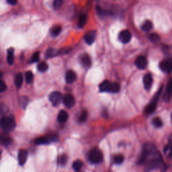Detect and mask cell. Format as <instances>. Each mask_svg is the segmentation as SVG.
Masks as SVG:
<instances>
[{
	"instance_id": "obj_9",
	"label": "cell",
	"mask_w": 172,
	"mask_h": 172,
	"mask_svg": "<svg viewBox=\"0 0 172 172\" xmlns=\"http://www.w3.org/2000/svg\"><path fill=\"white\" fill-rule=\"evenodd\" d=\"M119 38V40L122 43H128L131 39V34L128 30H124L120 33Z\"/></svg>"
},
{
	"instance_id": "obj_38",
	"label": "cell",
	"mask_w": 172,
	"mask_h": 172,
	"mask_svg": "<svg viewBox=\"0 0 172 172\" xmlns=\"http://www.w3.org/2000/svg\"><path fill=\"white\" fill-rule=\"evenodd\" d=\"M170 150H171V151H170V157L172 158V142H171V146H170Z\"/></svg>"
},
{
	"instance_id": "obj_17",
	"label": "cell",
	"mask_w": 172,
	"mask_h": 172,
	"mask_svg": "<svg viewBox=\"0 0 172 172\" xmlns=\"http://www.w3.org/2000/svg\"><path fill=\"white\" fill-rule=\"evenodd\" d=\"M68 117L69 116L67 112L65 111V110H61L57 116L58 121L59 122H61V123L65 122L68 120Z\"/></svg>"
},
{
	"instance_id": "obj_34",
	"label": "cell",
	"mask_w": 172,
	"mask_h": 172,
	"mask_svg": "<svg viewBox=\"0 0 172 172\" xmlns=\"http://www.w3.org/2000/svg\"><path fill=\"white\" fill-rule=\"evenodd\" d=\"M39 56H40V53L39 52L34 53L30 59V62L31 63L37 62V61L39 60Z\"/></svg>"
},
{
	"instance_id": "obj_22",
	"label": "cell",
	"mask_w": 172,
	"mask_h": 172,
	"mask_svg": "<svg viewBox=\"0 0 172 172\" xmlns=\"http://www.w3.org/2000/svg\"><path fill=\"white\" fill-rule=\"evenodd\" d=\"M7 59H8V63L9 65H12L14 61V49L10 48L8 51V55H7Z\"/></svg>"
},
{
	"instance_id": "obj_37",
	"label": "cell",
	"mask_w": 172,
	"mask_h": 172,
	"mask_svg": "<svg viewBox=\"0 0 172 172\" xmlns=\"http://www.w3.org/2000/svg\"><path fill=\"white\" fill-rule=\"evenodd\" d=\"M7 2H8V3L9 4L13 5V6L17 4V1H16V0H8V1H7Z\"/></svg>"
},
{
	"instance_id": "obj_24",
	"label": "cell",
	"mask_w": 172,
	"mask_h": 172,
	"mask_svg": "<svg viewBox=\"0 0 172 172\" xmlns=\"http://www.w3.org/2000/svg\"><path fill=\"white\" fill-rule=\"evenodd\" d=\"M88 113L87 110H83L81 113L79 117V122H84L87 119Z\"/></svg>"
},
{
	"instance_id": "obj_23",
	"label": "cell",
	"mask_w": 172,
	"mask_h": 172,
	"mask_svg": "<svg viewBox=\"0 0 172 172\" xmlns=\"http://www.w3.org/2000/svg\"><path fill=\"white\" fill-rule=\"evenodd\" d=\"M83 165V161L82 160H79V159H77V160L73 162V168L75 171H79L82 168Z\"/></svg>"
},
{
	"instance_id": "obj_29",
	"label": "cell",
	"mask_w": 172,
	"mask_h": 172,
	"mask_svg": "<svg viewBox=\"0 0 172 172\" xmlns=\"http://www.w3.org/2000/svg\"><path fill=\"white\" fill-rule=\"evenodd\" d=\"M96 10L99 17H105L109 14L108 12L104 10V9L100 8V7H96Z\"/></svg>"
},
{
	"instance_id": "obj_26",
	"label": "cell",
	"mask_w": 172,
	"mask_h": 172,
	"mask_svg": "<svg viewBox=\"0 0 172 172\" xmlns=\"http://www.w3.org/2000/svg\"><path fill=\"white\" fill-rule=\"evenodd\" d=\"M153 124L155 127L160 128L163 126V121L159 117H155L153 120Z\"/></svg>"
},
{
	"instance_id": "obj_14",
	"label": "cell",
	"mask_w": 172,
	"mask_h": 172,
	"mask_svg": "<svg viewBox=\"0 0 172 172\" xmlns=\"http://www.w3.org/2000/svg\"><path fill=\"white\" fill-rule=\"evenodd\" d=\"M153 79L152 76L150 74H147L143 77V84L146 90H149L153 85Z\"/></svg>"
},
{
	"instance_id": "obj_13",
	"label": "cell",
	"mask_w": 172,
	"mask_h": 172,
	"mask_svg": "<svg viewBox=\"0 0 172 172\" xmlns=\"http://www.w3.org/2000/svg\"><path fill=\"white\" fill-rule=\"evenodd\" d=\"M28 152L25 149H20L18 153V161L20 165H24L27 161Z\"/></svg>"
},
{
	"instance_id": "obj_4",
	"label": "cell",
	"mask_w": 172,
	"mask_h": 172,
	"mask_svg": "<svg viewBox=\"0 0 172 172\" xmlns=\"http://www.w3.org/2000/svg\"><path fill=\"white\" fill-rule=\"evenodd\" d=\"M56 140H57V135L52 134L36 138L34 141V142L36 145H46L50 143L51 141H55Z\"/></svg>"
},
{
	"instance_id": "obj_31",
	"label": "cell",
	"mask_w": 172,
	"mask_h": 172,
	"mask_svg": "<svg viewBox=\"0 0 172 172\" xmlns=\"http://www.w3.org/2000/svg\"><path fill=\"white\" fill-rule=\"evenodd\" d=\"M120 90V85L119 83H112L111 93H117Z\"/></svg>"
},
{
	"instance_id": "obj_21",
	"label": "cell",
	"mask_w": 172,
	"mask_h": 172,
	"mask_svg": "<svg viewBox=\"0 0 172 172\" xmlns=\"http://www.w3.org/2000/svg\"><path fill=\"white\" fill-rule=\"evenodd\" d=\"M153 23L151 21L147 20L141 26V29L145 32H149L153 28Z\"/></svg>"
},
{
	"instance_id": "obj_18",
	"label": "cell",
	"mask_w": 172,
	"mask_h": 172,
	"mask_svg": "<svg viewBox=\"0 0 172 172\" xmlns=\"http://www.w3.org/2000/svg\"><path fill=\"white\" fill-rule=\"evenodd\" d=\"M87 16L85 14H81L79 17V20H78V26L79 28H83L85 26V24L87 22Z\"/></svg>"
},
{
	"instance_id": "obj_28",
	"label": "cell",
	"mask_w": 172,
	"mask_h": 172,
	"mask_svg": "<svg viewBox=\"0 0 172 172\" xmlns=\"http://www.w3.org/2000/svg\"><path fill=\"white\" fill-rule=\"evenodd\" d=\"M25 77H26V81L27 83H29V84H30V83H33L34 76H33V73H32L31 71H27V72L26 73Z\"/></svg>"
},
{
	"instance_id": "obj_10",
	"label": "cell",
	"mask_w": 172,
	"mask_h": 172,
	"mask_svg": "<svg viewBox=\"0 0 172 172\" xmlns=\"http://www.w3.org/2000/svg\"><path fill=\"white\" fill-rule=\"evenodd\" d=\"M135 65L140 69H145L147 65V61L145 56L140 55L137 56L136 60H135Z\"/></svg>"
},
{
	"instance_id": "obj_33",
	"label": "cell",
	"mask_w": 172,
	"mask_h": 172,
	"mask_svg": "<svg viewBox=\"0 0 172 172\" xmlns=\"http://www.w3.org/2000/svg\"><path fill=\"white\" fill-rule=\"evenodd\" d=\"M149 39L153 42V43H157V42H158L160 38H159V36L158 35V34L153 33V34H151V35L149 36Z\"/></svg>"
},
{
	"instance_id": "obj_27",
	"label": "cell",
	"mask_w": 172,
	"mask_h": 172,
	"mask_svg": "<svg viewBox=\"0 0 172 172\" xmlns=\"http://www.w3.org/2000/svg\"><path fill=\"white\" fill-rule=\"evenodd\" d=\"M124 157L121 154L116 155H115L114 157V163L116 164H121L122 162L124 161Z\"/></svg>"
},
{
	"instance_id": "obj_40",
	"label": "cell",
	"mask_w": 172,
	"mask_h": 172,
	"mask_svg": "<svg viewBox=\"0 0 172 172\" xmlns=\"http://www.w3.org/2000/svg\"><path fill=\"white\" fill-rule=\"evenodd\" d=\"M1 152L0 151V158H1Z\"/></svg>"
},
{
	"instance_id": "obj_30",
	"label": "cell",
	"mask_w": 172,
	"mask_h": 172,
	"mask_svg": "<svg viewBox=\"0 0 172 172\" xmlns=\"http://www.w3.org/2000/svg\"><path fill=\"white\" fill-rule=\"evenodd\" d=\"M67 161V156L66 155H62L58 159V163L61 165H65Z\"/></svg>"
},
{
	"instance_id": "obj_39",
	"label": "cell",
	"mask_w": 172,
	"mask_h": 172,
	"mask_svg": "<svg viewBox=\"0 0 172 172\" xmlns=\"http://www.w3.org/2000/svg\"><path fill=\"white\" fill-rule=\"evenodd\" d=\"M2 76H3V73H2L1 72H0V78H1Z\"/></svg>"
},
{
	"instance_id": "obj_16",
	"label": "cell",
	"mask_w": 172,
	"mask_h": 172,
	"mask_svg": "<svg viewBox=\"0 0 172 172\" xmlns=\"http://www.w3.org/2000/svg\"><path fill=\"white\" fill-rule=\"evenodd\" d=\"M80 61L82 65L85 66V67H90L91 63H92L90 57L87 55H86V54H83V55L80 56Z\"/></svg>"
},
{
	"instance_id": "obj_35",
	"label": "cell",
	"mask_w": 172,
	"mask_h": 172,
	"mask_svg": "<svg viewBox=\"0 0 172 172\" xmlns=\"http://www.w3.org/2000/svg\"><path fill=\"white\" fill-rule=\"evenodd\" d=\"M63 4V1H61V0H55V1L53 2V7L54 8L56 9H59L62 5Z\"/></svg>"
},
{
	"instance_id": "obj_15",
	"label": "cell",
	"mask_w": 172,
	"mask_h": 172,
	"mask_svg": "<svg viewBox=\"0 0 172 172\" xmlns=\"http://www.w3.org/2000/svg\"><path fill=\"white\" fill-rule=\"evenodd\" d=\"M77 79V75L74 71L72 70H69L66 72L65 80L67 83H72L75 82Z\"/></svg>"
},
{
	"instance_id": "obj_12",
	"label": "cell",
	"mask_w": 172,
	"mask_h": 172,
	"mask_svg": "<svg viewBox=\"0 0 172 172\" xmlns=\"http://www.w3.org/2000/svg\"><path fill=\"white\" fill-rule=\"evenodd\" d=\"M112 83L108 80L104 81L99 85V89L101 92H111Z\"/></svg>"
},
{
	"instance_id": "obj_6",
	"label": "cell",
	"mask_w": 172,
	"mask_h": 172,
	"mask_svg": "<svg viewBox=\"0 0 172 172\" xmlns=\"http://www.w3.org/2000/svg\"><path fill=\"white\" fill-rule=\"evenodd\" d=\"M159 67L164 72L170 73L172 70V58L162 61L159 64Z\"/></svg>"
},
{
	"instance_id": "obj_25",
	"label": "cell",
	"mask_w": 172,
	"mask_h": 172,
	"mask_svg": "<svg viewBox=\"0 0 172 172\" xmlns=\"http://www.w3.org/2000/svg\"><path fill=\"white\" fill-rule=\"evenodd\" d=\"M48 66L46 62H41L38 65V69L40 72H45L48 69Z\"/></svg>"
},
{
	"instance_id": "obj_20",
	"label": "cell",
	"mask_w": 172,
	"mask_h": 172,
	"mask_svg": "<svg viewBox=\"0 0 172 172\" xmlns=\"http://www.w3.org/2000/svg\"><path fill=\"white\" fill-rule=\"evenodd\" d=\"M23 83V75L22 73H19L16 75L15 77V84L18 88L22 87Z\"/></svg>"
},
{
	"instance_id": "obj_3",
	"label": "cell",
	"mask_w": 172,
	"mask_h": 172,
	"mask_svg": "<svg viewBox=\"0 0 172 172\" xmlns=\"http://www.w3.org/2000/svg\"><path fill=\"white\" fill-rule=\"evenodd\" d=\"M16 126L15 120L10 116L3 117L0 120V128L5 131H9L13 130Z\"/></svg>"
},
{
	"instance_id": "obj_41",
	"label": "cell",
	"mask_w": 172,
	"mask_h": 172,
	"mask_svg": "<svg viewBox=\"0 0 172 172\" xmlns=\"http://www.w3.org/2000/svg\"><path fill=\"white\" fill-rule=\"evenodd\" d=\"M171 120H172V114H171Z\"/></svg>"
},
{
	"instance_id": "obj_8",
	"label": "cell",
	"mask_w": 172,
	"mask_h": 172,
	"mask_svg": "<svg viewBox=\"0 0 172 172\" xmlns=\"http://www.w3.org/2000/svg\"><path fill=\"white\" fill-rule=\"evenodd\" d=\"M63 102L65 106L68 108H72L74 106L75 102V98L73 97V95L70 94H67L64 95L63 98Z\"/></svg>"
},
{
	"instance_id": "obj_11",
	"label": "cell",
	"mask_w": 172,
	"mask_h": 172,
	"mask_svg": "<svg viewBox=\"0 0 172 172\" xmlns=\"http://www.w3.org/2000/svg\"><path fill=\"white\" fill-rule=\"evenodd\" d=\"M172 96V79L169 80L167 84L165 92L163 95V100L165 102H169Z\"/></svg>"
},
{
	"instance_id": "obj_7",
	"label": "cell",
	"mask_w": 172,
	"mask_h": 172,
	"mask_svg": "<svg viewBox=\"0 0 172 172\" xmlns=\"http://www.w3.org/2000/svg\"><path fill=\"white\" fill-rule=\"evenodd\" d=\"M95 37H96V32L95 30H90L87 32V33L83 36L84 40L87 45H92L94 43L95 40Z\"/></svg>"
},
{
	"instance_id": "obj_1",
	"label": "cell",
	"mask_w": 172,
	"mask_h": 172,
	"mask_svg": "<svg viewBox=\"0 0 172 172\" xmlns=\"http://www.w3.org/2000/svg\"><path fill=\"white\" fill-rule=\"evenodd\" d=\"M139 163H147V170H152L159 167L162 163L161 157L154 145L147 143L145 145Z\"/></svg>"
},
{
	"instance_id": "obj_5",
	"label": "cell",
	"mask_w": 172,
	"mask_h": 172,
	"mask_svg": "<svg viewBox=\"0 0 172 172\" xmlns=\"http://www.w3.org/2000/svg\"><path fill=\"white\" fill-rule=\"evenodd\" d=\"M63 96L62 94L59 92H53L49 95V100L52 103V104L55 106H56L61 104V102L63 100Z\"/></svg>"
},
{
	"instance_id": "obj_36",
	"label": "cell",
	"mask_w": 172,
	"mask_h": 172,
	"mask_svg": "<svg viewBox=\"0 0 172 172\" xmlns=\"http://www.w3.org/2000/svg\"><path fill=\"white\" fill-rule=\"evenodd\" d=\"M6 88H7V86L6 83H5V82H4V81L0 80V93L4 92V91L6 90Z\"/></svg>"
},
{
	"instance_id": "obj_19",
	"label": "cell",
	"mask_w": 172,
	"mask_h": 172,
	"mask_svg": "<svg viewBox=\"0 0 172 172\" xmlns=\"http://www.w3.org/2000/svg\"><path fill=\"white\" fill-rule=\"evenodd\" d=\"M61 30H62V27H61L60 25H55L54 26H53V28H51V35L54 36V37L57 36L59 34L61 33Z\"/></svg>"
},
{
	"instance_id": "obj_2",
	"label": "cell",
	"mask_w": 172,
	"mask_h": 172,
	"mask_svg": "<svg viewBox=\"0 0 172 172\" xmlns=\"http://www.w3.org/2000/svg\"><path fill=\"white\" fill-rule=\"evenodd\" d=\"M88 159L91 163L94 164L100 163L103 160V154L100 149L94 148L90 151L88 154Z\"/></svg>"
},
{
	"instance_id": "obj_32",
	"label": "cell",
	"mask_w": 172,
	"mask_h": 172,
	"mask_svg": "<svg viewBox=\"0 0 172 172\" xmlns=\"http://www.w3.org/2000/svg\"><path fill=\"white\" fill-rule=\"evenodd\" d=\"M0 141H1L2 144L5 145H7L10 144L11 139L8 137H0Z\"/></svg>"
}]
</instances>
